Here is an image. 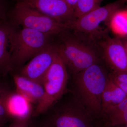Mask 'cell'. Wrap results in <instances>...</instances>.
<instances>
[{
    "label": "cell",
    "instance_id": "23",
    "mask_svg": "<svg viewBox=\"0 0 127 127\" xmlns=\"http://www.w3.org/2000/svg\"><path fill=\"white\" fill-rule=\"evenodd\" d=\"M122 0L124 2L125 4L127 5V0Z\"/></svg>",
    "mask_w": 127,
    "mask_h": 127
},
{
    "label": "cell",
    "instance_id": "8",
    "mask_svg": "<svg viewBox=\"0 0 127 127\" xmlns=\"http://www.w3.org/2000/svg\"><path fill=\"white\" fill-rule=\"evenodd\" d=\"M58 53L56 43L50 42L22 68L20 75L42 84L44 77Z\"/></svg>",
    "mask_w": 127,
    "mask_h": 127
},
{
    "label": "cell",
    "instance_id": "20",
    "mask_svg": "<svg viewBox=\"0 0 127 127\" xmlns=\"http://www.w3.org/2000/svg\"><path fill=\"white\" fill-rule=\"evenodd\" d=\"M121 38L122 40L123 43L125 46L127 53V36L121 37Z\"/></svg>",
    "mask_w": 127,
    "mask_h": 127
},
{
    "label": "cell",
    "instance_id": "21",
    "mask_svg": "<svg viewBox=\"0 0 127 127\" xmlns=\"http://www.w3.org/2000/svg\"><path fill=\"white\" fill-rule=\"evenodd\" d=\"M127 127V124H124V125H117V126H113V127Z\"/></svg>",
    "mask_w": 127,
    "mask_h": 127
},
{
    "label": "cell",
    "instance_id": "9",
    "mask_svg": "<svg viewBox=\"0 0 127 127\" xmlns=\"http://www.w3.org/2000/svg\"><path fill=\"white\" fill-rule=\"evenodd\" d=\"M94 119L86 111L73 107L60 109L48 118L46 127H95Z\"/></svg>",
    "mask_w": 127,
    "mask_h": 127
},
{
    "label": "cell",
    "instance_id": "2",
    "mask_svg": "<svg viewBox=\"0 0 127 127\" xmlns=\"http://www.w3.org/2000/svg\"><path fill=\"white\" fill-rule=\"evenodd\" d=\"M75 76L77 94L86 112L94 119L101 116L102 96L109 78L105 69L96 64Z\"/></svg>",
    "mask_w": 127,
    "mask_h": 127
},
{
    "label": "cell",
    "instance_id": "12",
    "mask_svg": "<svg viewBox=\"0 0 127 127\" xmlns=\"http://www.w3.org/2000/svg\"><path fill=\"white\" fill-rule=\"evenodd\" d=\"M125 93L109 77L102 96L101 117L103 120L107 113L127 97Z\"/></svg>",
    "mask_w": 127,
    "mask_h": 127
},
{
    "label": "cell",
    "instance_id": "15",
    "mask_svg": "<svg viewBox=\"0 0 127 127\" xmlns=\"http://www.w3.org/2000/svg\"><path fill=\"white\" fill-rule=\"evenodd\" d=\"M12 92L0 83V123L2 125L12 118L8 109V101Z\"/></svg>",
    "mask_w": 127,
    "mask_h": 127
},
{
    "label": "cell",
    "instance_id": "3",
    "mask_svg": "<svg viewBox=\"0 0 127 127\" xmlns=\"http://www.w3.org/2000/svg\"><path fill=\"white\" fill-rule=\"evenodd\" d=\"M51 36L29 28L12 27L9 36L10 50L14 68L31 59L47 45Z\"/></svg>",
    "mask_w": 127,
    "mask_h": 127
},
{
    "label": "cell",
    "instance_id": "19",
    "mask_svg": "<svg viewBox=\"0 0 127 127\" xmlns=\"http://www.w3.org/2000/svg\"><path fill=\"white\" fill-rule=\"evenodd\" d=\"M30 118H16L8 127H30Z\"/></svg>",
    "mask_w": 127,
    "mask_h": 127
},
{
    "label": "cell",
    "instance_id": "5",
    "mask_svg": "<svg viewBox=\"0 0 127 127\" xmlns=\"http://www.w3.org/2000/svg\"><path fill=\"white\" fill-rule=\"evenodd\" d=\"M67 68L58 52L43 78V98L37 104L34 116L44 113L50 109L65 92L68 81Z\"/></svg>",
    "mask_w": 127,
    "mask_h": 127
},
{
    "label": "cell",
    "instance_id": "10",
    "mask_svg": "<svg viewBox=\"0 0 127 127\" xmlns=\"http://www.w3.org/2000/svg\"><path fill=\"white\" fill-rule=\"evenodd\" d=\"M32 7L61 23L70 24L76 19L65 0H25Z\"/></svg>",
    "mask_w": 127,
    "mask_h": 127
},
{
    "label": "cell",
    "instance_id": "26",
    "mask_svg": "<svg viewBox=\"0 0 127 127\" xmlns=\"http://www.w3.org/2000/svg\"><path fill=\"white\" fill-rule=\"evenodd\" d=\"M1 126H2V125H1V124L0 123V127H1Z\"/></svg>",
    "mask_w": 127,
    "mask_h": 127
},
{
    "label": "cell",
    "instance_id": "11",
    "mask_svg": "<svg viewBox=\"0 0 127 127\" xmlns=\"http://www.w3.org/2000/svg\"><path fill=\"white\" fill-rule=\"evenodd\" d=\"M14 79L17 92L31 103L37 104L43 98L45 92L41 83L28 79L20 74L14 75Z\"/></svg>",
    "mask_w": 127,
    "mask_h": 127
},
{
    "label": "cell",
    "instance_id": "14",
    "mask_svg": "<svg viewBox=\"0 0 127 127\" xmlns=\"http://www.w3.org/2000/svg\"><path fill=\"white\" fill-rule=\"evenodd\" d=\"M31 103L17 92L12 93L8 101V109L12 118H30Z\"/></svg>",
    "mask_w": 127,
    "mask_h": 127
},
{
    "label": "cell",
    "instance_id": "24",
    "mask_svg": "<svg viewBox=\"0 0 127 127\" xmlns=\"http://www.w3.org/2000/svg\"><path fill=\"white\" fill-rule=\"evenodd\" d=\"M103 127V126H96V127Z\"/></svg>",
    "mask_w": 127,
    "mask_h": 127
},
{
    "label": "cell",
    "instance_id": "22",
    "mask_svg": "<svg viewBox=\"0 0 127 127\" xmlns=\"http://www.w3.org/2000/svg\"><path fill=\"white\" fill-rule=\"evenodd\" d=\"M2 8H1V7L0 6V19H1V18H2Z\"/></svg>",
    "mask_w": 127,
    "mask_h": 127
},
{
    "label": "cell",
    "instance_id": "6",
    "mask_svg": "<svg viewBox=\"0 0 127 127\" xmlns=\"http://www.w3.org/2000/svg\"><path fill=\"white\" fill-rule=\"evenodd\" d=\"M124 4L122 0H117L100 6L77 18L69 24L70 28L90 34L96 39L100 38L110 30L102 27V25L111 27L114 17Z\"/></svg>",
    "mask_w": 127,
    "mask_h": 127
},
{
    "label": "cell",
    "instance_id": "13",
    "mask_svg": "<svg viewBox=\"0 0 127 127\" xmlns=\"http://www.w3.org/2000/svg\"><path fill=\"white\" fill-rule=\"evenodd\" d=\"M12 27L0 21V73L5 75L13 70L9 36Z\"/></svg>",
    "mask_w": 127,
    "mask_h": 127
},
{
    "label": "cell",
    "instance_id": "25",
    "mask_svg": "<svg viewBox=\"0 0 127 127\" xmlns=\"http://www.w3.org/2000/svg\"><path fill=\"white\" fill-rule=\"evenodd\" d=\"M45 127V126H44V125H42V126H41V127Z\"/></svg>",
    "mask_w": 127,
    "mask_h": 127
},
{
    "label": "cell",
    "instance_id": "1",
    "mask_svg": "<svg viewBox=\"0 0 127 127\" xmlns=\"http://www.w3.org/2000/svg\"><path fill=\"white\" fill-rule=\"evenodd\" d=\"M58 52L74 75L100 63L101 50L96 38L90 34L70 29L58 35Z\"/></svg>",
    "mask_w": 127,
    "mask_h": 127
},
{
    "label": "cell",
    "instance_id": "17",
    "mask_svg": "<svg viewBox=\"0 0 127 127\" xmlns=\"http://www.w3.org/2000/svg\"><path fill=\"white\" fill-rule=\"evenodd\" d=\"M127 124V109L120 113L108 116L104 121V127H109Z\"/></svg>",
    "mask_w": 127,
    "mask_h": 127
},
{
    "label": "cell",
    "instance_id": "16",
    "mask_svg": "<svg viewBox=\"0 0 127 127\" xmlns=\"http://www.w3.org/2000/svg\"><path fill=\"white\" fill-rule=\"evenodd\" d=\"M103 0H77L75 16L78 18L94 9L100 6Z\"/></svg>",
    "mask_w": 127,
    "mask_h": 127
},
{
    "label": "cell",
    "instance_id": "18",
    "mask_svg": "<svg viewBox=\"0 0 127 127\" xmlns=\"http://www.w3.org/2000/svg\"><path fill=\"white\" fill-rule=\"evenodd\" d=\"M109 77L127 96V72H112Z\"/></svg>",
    "mask_w": 127,
    "mask_h": 127
},
{
    "label": "cell",
    "instance_id": "4",
    "mask_svg": "<svg viewBox=\"0 0 127 127\" xmlns=\"http://www.w3.org/2000/svg\"><path fill=\"white\" fill-rule=\"evenodd\" d=\"M12 18L17 25L51 36L70 29L69 24L61 23L44 15L25 0L17 3L12 12Z\"/></svg>",
    "mask_w": 127,
    "mask_h": 127
},
{
    "label": "cell",
    "instance_id": "7",
    "mask_svg": "<svg viewBox=\"0 0 127 127\" xmlns=\"http://www.w3.org/2000/svg\"><path fill=\"white\" fill-rule=\"evenodd\" d=\"M102 58L116 72H127V53L121 37H111L109 33L98 40Z\"/></svg>",
    "mask_w": 127,
    "mask_h": 127
}]
</instances>
